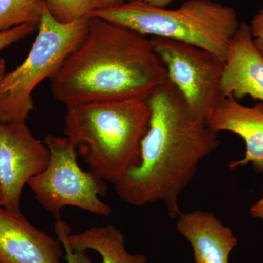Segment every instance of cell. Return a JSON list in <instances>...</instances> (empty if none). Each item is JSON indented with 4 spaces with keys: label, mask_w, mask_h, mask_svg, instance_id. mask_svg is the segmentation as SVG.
Returning <instances> with one entry per match:
<instances>
[{
    "label": "cell",
    "mask_w": 263,
    "mask_h": 263,
    "mask_svg": "<svg viewBox=\"0 0 263 263\" xmlns=\"http://www.w3.org/2000/svg\"><path fill=\"white\" fill-rule=\"evenodd\" d=\"M147 103L149 126L141 143V160L114 184L118 196L143 207L162 202L170 217L181 214L179 199L196 174L199 164L219 146V133L194 117L171 81Z\"/></svg>",
    "instance_id": "1"
},
{
    "label": "cell",
    "mask_w": 263,
    "mask_h": 263,
    "mask_svg": "<svg viewBox=\"0 0 263 263\" xmlns=\"http://www.w3.org/2000/svg\"><path fill=\"white\" fill-rule=\"evenodd\" d=\"M89 18L84 41L50 79L57 101L68 106L147 100L170 81L151 39L124 26Z\"/></svg>",
    "instance_id": "2"
},
{
    "label": "cell",
    "mask_w": 263,
    "mask_h": 263,
    "mask_svg": "<svg viewBox=\"0 0 263 263\" xmlns=\"http://www.w3.org/2000/svg\"><path fill=\"white\" fill-rule=\"evenodd\" d=\"M64 133L89 171L115 184L141 160L149 126L146 100H114L68 105Z\"/></svg>",
    "instance_id": "3"
},
{
    "label": "cell",
    "mask_w": 263,
    "mask_h": 263,
    "mask_svg": "<svg viewBox=\"0 0 263 263\" xmlns=\"http://www.w3.org/2000/svg\"><path fill=\"white\" fill-rule=\"evenodd\" d=\"M89 17L124 26L143 36L188 43L224 62L240 25L235 8L212 0H187L176 9L128 1L116 8L95 10Z\"/></svg>",
    "instance_id": "4"
},
{
    "label": "cell",
    "mask_w": 263,
    "mask_h": 263,
    "mask_svg": "<svg viewBox=\"0 0 263 263\" xmlns=\"http://www.w3.org/2000/svg\"><path fill=\"white\" fill-rule=\"evenodd\" d=\"M89 19L60 23L50 14L44 3L37 37L28 56L0 79V122H26L34 109L33 91L45 79H51L84 41Z\"/></svg>",
    "instance_id": "5"
},
{
    "label": "cell",
    "mask_w": 263,
    "mask_h": 263,
    "mask_svg": "<svg viewBox=\"0 0 263 263\" xmlns=\"http://www.w3.org/2000/svg\"><path fill=\"white\" fill-rule=\"evenodd\" d=\"M44 143L50 152L49 162L27 183L40 205L56 220L61 219L66 206L110 216L111 208L100 198L106 195V182L95 173L81 168L73 143L67 137L54 135L45 137Z\"/></svg>",
    "instance_id": "6"
},
{
    "label": "cell",
    "mask_w": 263,
    "mask_h": 263,
    "mask_svg": "<svg viewBox=\"0 0 263 263\" xmlns=\"http://www.w3.org/2000/svg\"><path fill=\"white\" fill-rule=\"evenodd\" d=\"M151 41L170 81L182 95L190 112L206 122L209 114L224 99L221 80L224 61L188 43L158 37Z\"/></svg>",
    "instance_id": "7"
},
{
    "label": "cell",
    "mask_w": 263,
    "mask_h": 263,
    "mask_svg": "<svg viewBox=\"0 0 263 263\" xmlns=\"http://www.w3.org/2000/svg\"><path fill=\"white\" fill-rule=\"evenodd\" d=\"M50 152L33 136L26 122H0V190L2 207L21 212L22 190L47 167Z\"/></svg>",
    "instance_id": "8"
},
{
    "label": "cell",
    "mask_w": 263,
    "mask_h": 263,
    "mask_svg": "<svg viewBox=\"0 0 263 263\" xmlns=\"http://www.w3.org/2000/svg\"><path fill=\"white\" fill-rule=\"evenodd\" d=\"M57 238L32 226L21 212L0 206V263H62Z\"/></svg>",
    "instance_id": "9"
},
{
    "label": "cell",
    "mask_w": 263,
    "mask_h": 263,
    "mask_svg": "<svg viewBox=\"0 0 263 263\" xmlns=\"http://www.w3.org/2000/svg\"><path fill=\"white\" fill-rule=\"evenodd\" d=\"M206 124L217 133L226 131L240 136L245 143V157L228 164L230 169L252 164L263 172V103L245 106L231 96L224 98L206 119Z\"/></svg>",
    "instance_id": "10"
},
{
    "label": "cell",
    "mask_w": 263,
    "mask_h": 263,
    "mask_svg": "<svg viewBox=\"0 0 263 263\" xmlns=\"http://www.w3.org/2000/svg\"><path fill=\"white\" fill-rule=\"evenodd\" d=\"M223 98L249 96L263 103V57L254 47L250 26L240 22L228 48L221 80Z\"/></svg>",
    "instance_id": "11"
},
{
    "label": "cell",
    "mask_w": 263,
    "mask_h": 263,
    "mask_svg": "<svg viewBox=\"0 0 263 263\" xmlns=\"http://www.w3.org/2000/svg\"><path fill=\"white\" fill-rule=\"evenodd\" d=\"M176 219V230L191 245L195 262H229L238 238L214 214L196 210L181 212Z\"/></svg>",
    "instance_id": "12"
},
{
    "label": "cell",
    "mask_w": 263,
    "mask_h": 263,
    "mask_svg": "<svg viewBox=\"0 0 263 263\" xmlns=\"http://www.w3.org/2000/svg\"><path fill=\"white\" fill-rule=\"evenodd\" d=\"M72 250H93L100 254L103 263H146L143 254L129 253L125 247V238L113 224L93 227L79 233L69 231L66 235Z\"/></svg>",
    "instance_id": "13"
},
{
    "label": "cell",
    "mask_w": 263,
    "mask_h": 263,
    "mask_svg": "<svg viewBox=\"0 0 263 263\" xmlns=\"http://www.w3.org/2000/svg\"><path fill=\"white\" fill-rule=\"evenodd\" d=\"M43 0H0V32L23 25H39Z\"/></svg>",
    "instance_id": "14"
},
{
    "label": "cell",
    "mask_w": 263,
    "mask_h": 263,
    "mask_svg": "<svg viewBox=\"0 0 263 263\" xmlns=\"http://www.w3.org/2000/svg\"><path fill=\"white\" fill-rule=\"evenodd\" d=\"M53 18L70 24L87 18L96 10V0H43Z\"/></svg>",
    "instance_id": "15"
},
{
    "label": "cell",
    "mask_w": 263,
    "mask_h": 263,
    "mask_svg": "<svg viewBox=\"0 0 263 263\" xmlns=\"http://www.w3.org/2000/svg\"><path fill=\"white\" fill-rule=\"evenodd\" d=\"M71 229L65 221L57 219L55 223V233L57 239L61 242L62 247L65 251V259L67 263H93L91 257L86 251L72 250L69 246L66 238V235Z\"/></svg>",
    "instance_id": "16"
},
{
    "label": "cell",
    "mask_w": 263,
    "mask_h": 263,
    "mask_svg": "<svg viewBox=\"0 0 263 263\" xmlns=\"http://www.w3.org/2000/svg\"><path fill=\"white\" fill-rule=\"evenodd\" d=\"M37 29V26L23 24L0 32V52L20 40L27 37Z\"/></svg>",
    "instance_id": "17"
},
{
    "label": "cell",
    "mask_w": 263,
    "mask_h": 263,
    "mask_svg": "<svg viewBox=\"0 0 263 263\" xmlns=\"http://www.w3.org/2000/svg\"><path fill=\"white\" fill-rule=\"evenodd\" d=\"M249 26L254 47L263 57V7L254 15Z\"/></svg>",
    "instance_id": "18"
},
{
    "label": "cell",
    "mask_w": 263,
    "mask_h": 263,
    "mask_svg": "<svg viewBox=\"0 0 263 263\" xmlns=\"http://www.w3.org/2000/svg\"><path fill=\"white\" fill-rule=\"evenodd\" d=\"M128 0H96V10H106L120 6Z\"/></svg>",
    "instance_id": "19"
},
{
    "label": "cell",
    "mask_w": 263,
    "mask_h": 263,
    "mask_svg": "<svg viewBox=\"0 0 263 263\" xmlns=\"http://www.w3.org/2000/svg\"><path fill=\"white\" fill-rule=\"evenodd\" d=\"M263 174V172H262ZM251 215L263 221V197L250 208Z\"/></svg>",
    "instance_id": "20"
},
{
    "label": "cell",
    "mask_w": 263,
    "mask_h": 263,
    "mask_svg": "<svg viewBox=\"0 0 263 263\" xmlns=\"http://www.w3.org/2000/svg\"><path fill=\"white\" fill-rule=\"evenodd\" d=\"M128 1L142 2L157 8H166L174 0H128Z\"/></svg>",
    "instance_id": "21"
},
{
    "label": "cell",
    "mask_w": 263,
    "mask_h": 263,
    "mask_svg": "<svg viewBox=\"0 0 263 263\" xmlns=\"http://www.w3.org/2000/svg\"><path fill=\"white\" fill-rule=\"evenodd\" d=\"M5 68H6V64L4 59H0V79L5 74Z\"/></svg>",
    "instance_id": "22"
},
{
    "label": "cell",
    "mask_w": 263,
    "mask_h": 263,
    "mask_svg": "<svg viewBox=\"0 0 263 263\" xmlns=\"http://www.w3.org/2000/svg\"><path fill=\"white\" fill-rule=\"evenodd\" d=\"M0 206H2V193H1V190H0Z\"/></svg>",
    "instance_id": "23"
}]
</instances>
